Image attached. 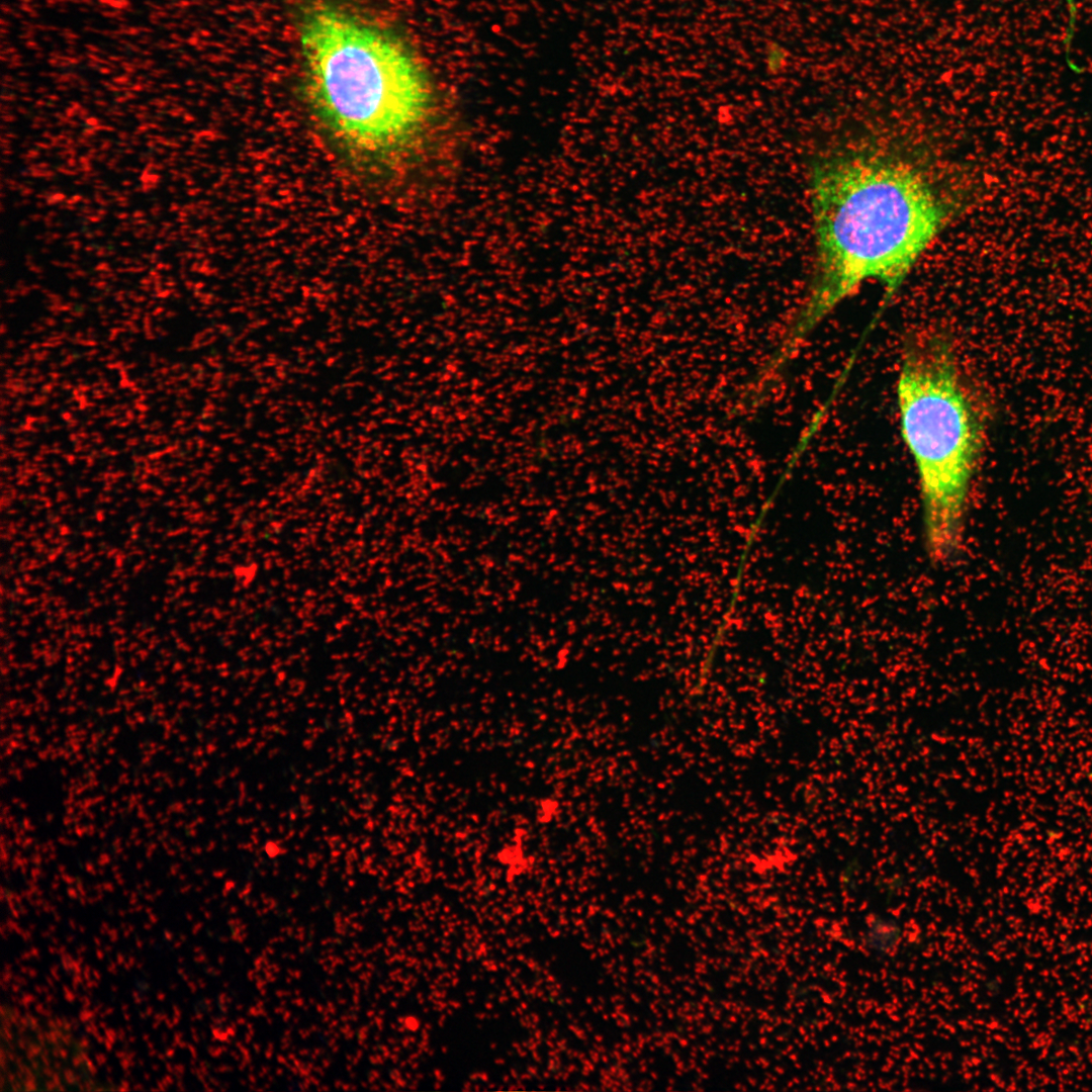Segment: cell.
I'll use <instances>...</instances> for the list:
<instances>
[{
	"mask_svg": "<svg viewBox=\"0 0 1092 1092\" xmlns=\"http://www.w3.org/2000/svg\"><path fill=\"white\" fill-rule=\"evenodd\" d=\"M308 104L330 134L366 160L403 150L428 117L432 89L418 57L388 28L331 3L299 24Z\"/></svg>",
	"mask_w": 1092,
	"mask_h": 1092,
	"instance_id": "7a4b0ae2",
	"label": "cell"
},
{
	"mask_svg": "<svg viewBox=\"0 0 1092 1092\" xmlns=\"http://www.w3.org/2000/svg\"><path fill=\"white\" fill-rule=\"evenodd\" d=\"M1067 4H1068V7H1069V12L1071 14V17H1073L1074 16V11L1076 9L1075 8V0H1067Z\"/></svg>",
	"mask_w": 1092,
	"mask_h": 1092,
	"instance_id": "277c9868",
	"label": "cell"
},
{
	"mask_svg": "<svg viewBox=\"0 0 1092 1092\" xmlns=\"http://www.w3.org/2000/svg\"><path fill=\"white\" fill-rule=\"evenodd\" d=\"M900 431L914 461L931 563L960 553L984 423L952 342L922 332L905 342L897 383Z\"/></svg>",
	"mask_w": 1092,
	"mask_h": 1092,
	"instance_id": "3957f363",
	"label": "cell"
},
{
	"mask_svg": "<svg viewBox=\"0 0 1092 1092\" xmlns=\"http://www.w3.org/2000/svg\"><path fill=\"white\" fill-rule=\"evenodd\" d=\"M809 184L815 263L789 351L863 282H879L891 298L953 210L923 171L880 151L819 158Z\"/></svg>",
	"mask_w": 1092,
	"mask_h": 1092,
	"instance_id": "6da1fadb",
	"label": "cell"
}]
</instances>
